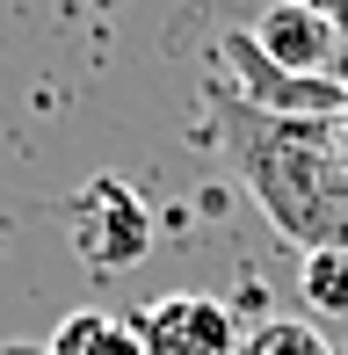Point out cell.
<instances>
[{
    "mask_svg": "<svg viewBox=\"0 0 348 355\" xmlns=\"http://www.w3.org/2000/svg\"><path fill=\"white\" fill-rule=\"evenodd\" d=\"M211 131L225 167L240 174V189L261 203V218L276 225L290 247L348 254V174L334 159V123H283L247 109L240 94L211 109Z\"/></svg>",
    "mask_w": 348,
    "mask_h": 355,
    "instance_id": "obj_1",
    "label": "cell"
},
{
    "mask_svg": "<svg viewBox=\"0 0 348 355\" xmlns=\"http://www.w3.org/2000/svg\"><path fill=\"white\" fill-rule=\"evenodd\" d=\"M254 44L268 58H276L283 73H320V80H348L334 66H348L341 58V37L320 22V15H305V8H290V0H276V8L254 22Z\"/></svg>",
    "mask_w": 348,
    "mask_h": 355,
    "instance_id": "obj_5",
    "label": "cell"
},
{
    "mask_svg": "<svg viewBox=\"0 0 348 355\" xmlns=\"http://www.w3.org/2000/svg\"><path fill=\"white\" fill-rule=\"evenodd\" d=\"M146 355H240V327H232V304L203 297V290H174V297H153L146 312L131 319Z\"/></svg>",
    "mask_w": 348,
    "mask_h": 355,
    "instance_id": "obj_4",
    "label": "cell"
},
{
    "mask_svg": "<svg viewBox=\"0 0 348 355\" xmlns=\"http://www.w3.org/2000/svg\"><path fill=\"white\" fill-rule=\"evenodd\" d=\"M334 159H341V174H348V109L334 116Z\"/></svg>",
    "mask_w": 348,
    "mask_h": 355,
    "instance_id": "obj_10",
    "label": "cell"
},
{
    "mask_svg": "<svg viewBox=\"0 0 348 355\" xmlns=\"http://www.w3.org/2000/svg\"><path fill=\"white\" fill-rule=\"evenodd\" d=\"M218 58L232 73V94L261 116H283V123H334L348 109V80H320V73H283L276 58L254 44V29H225L218 37Z\"/></svg>",
    "mask_w": 348,
    "mask_h": 355,
    "instance_id": "obj_2",
    "label": "cell"
},
{
    "mask_svg": "<svg viewBox=\"0 0 348 355\" xmlns=\"http://www.w3.org/2000/svg\"><path fill=\"white\" fill-rule=\"evenodd\" d=\"M254 355H334V348H327V334H312L305 319H276V327H261Z\"/></svg>",
    "mask_w": 348,
    "mask_h": 355,
    "instance_id": "obj_8",
    "label": "cell"
},
{
    "mask_svg": "<svg viewBox=\"0 0 348 355\" xmlns=\"http://www.w3.org/2000/svg\"><path fill=\"white\" fill-rule=\"evenodd\" d=\"M44 355H146L131 319H109V312H73L51 327V348Z\"/></svg>",
    "mask_w": 348,
    "mask_h": 355,
    "instance_id": "obj_6",
    "label": "cell"
},
{
    "mask_svg": "<svg viewBox=\"0 0 348 355\" xmlns=\"http://www.w3.org/2000/svg\"><path fill=\"white\" fill-rule=\"evenodd\" d=\"M290 8H305V15H320L327 29H334V37L348 44V0H290Z\"/></svg>",
    "mask_w": 348,
    "mask_h": 355,
    "instance_id": "obj_9",
    "label": "cell"
},
{
    "mask_svg": "<svg viewBox=\"0 0 348 355\" xmlns=\"http://www.w3.org/2000/svg\"><path fill=\"white\" fill-rule=\"evenodd\" d=\"M297 290H305V304H312V312L348 319V254H341V247L305 254V276H297Z\"/></svg>",
    "mask_w": 348,
    "mask_h": 355,
    "instance_id": "obj_7",
    "label": "cell"
},
{
    "mask_svg": "<svg viewBox=\"0 0 348 355\" xmlns=\"http://www.w3.org/2000/svg\"><path fill=\"white\" fill-rule=\"evenodd\" d=\"M66 239H73V254H80L94 276H116V268H138L153 254V211H146V196L131 182L94 174L80 196H73V211H66Z\"/></svg>",
    "mask_w": 348,
    "mask_h": 355,
    "instance_id": "obj_3",
    "label": "cell"
}]
</instances>
